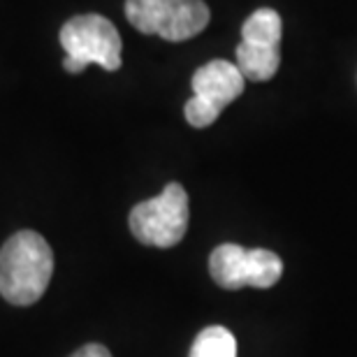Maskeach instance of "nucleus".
Instances as JSON below:
<instances>
[{
    "instance_id": "obj_10",
    "label": "nucleus",
    "mask_w": 357,
    "mask_h": 357,
    "mask_svg": "<svg viewBox=\"0 0 357 357\" xmlns=\"http://www.w3.org/2000/svg\"><path fill=\"white\" fill-rule=\"evenodd\" d=\"M70 357H112V353L107 351L102 344H86V346H82L79 351L73 353Z\"/></svg>"
},
{
    "instance_id": "obj_4",
    "label": "nucleus",
    "mask_w": 357,
    "mask_h": 357,
    "mask_svg": "<svg viewBox=\"0 0 357 357\" xmlns=\"http://www.w3.org/2000/svg\"><path fill=\"white\" fill-rule=\"evenodd\" d=\"M188 195L181 183H167L158 197L139 202L130 211L128 225L144 246L172 248L188 230Z\"/></svg>"
},
{
    "instance_id": "obj_6",
    "label": "nucleus",
    "mask_w": 357,
    "mask_h": 357,
    "mask_svg": "<svg viewBox=\"0 0 357 357\" xmlns=\"http://www.w3.org/2000/svg\"><path fill=\"white\" fill-rule=\"evenodd\" d=\"M244 75L237 68V63L216 59L206 66L197 68L192 75V98L211 107L213 112H223V107L234 102L244 91Z\"/></svg>"
},
{
    "instance_id": "obj_9",
    "label": "nucleus",
    "mask_w": 357,
    "mask_h": 357,
    "mask_svg": "<svg viewBox=\"0 0 357 357\" xmlns=\"http://www.w3.org/2000/svg\"><path fill=\"white\" fill-rule=\"evenodd\" d=\"M188 357H237V339L227 327L211 325L197 334Z\"/></svg>"
},
{
    "instance_id": "obj_8",
    "label": "nucleus",
    "mask_w": 357,
    "mask_h": 357,
    "mask_svg": "<svg viewBox=\"0 0 357 357\" xmlns=\"http://www.w3.org/2000/svg\"><path fill=\"white\" fill-rule=\"evenodd\" d=\"M283 21L276 10L260 7L241 26V40L246 42H267V45H281Z\"/></svg>"
},
{
    "instance_id": "obj_2",
    "label": "nucleus",
    "mask_w": 357,
    "mask_h": 357,
    "mask_svg": "<svg viewBox=\"0 0 357 357\" xmlns=\"http://www.w3.org/2000/svg\"><path fill=\"white\" fill-rule=\"evenodd\" d=\"M61 47L66 49L63 68L70 75H82L93 63L107 73L121 68V35L100 14H79L66 21L61 28Z\"/></svg>"
},
{
    "instance_id": "obj_3",
    "label": "nucleus",
    "mask_w": 357,
    "mask_h": 357,
    "mask_svg": "<svg viewBox=\"0 0 357 357\" xmlns=\"http://www.w3.org/2000/svg\"><path fill=\"white\" fill-rule=\"evenodd\" d=\"M126 17L139 33L183 42L204 31L211 12L204 0H126Z\"/></svg>"
},
{
    "instance_id": "obj_7",
    "label": "nucleus",
    "mask_w": 357,
    "mask_h": 357,
    "mask_svg": "<svg viewBox=\"0 0 357 357\" xmlns=\"http://www.w3.org/2000/svg\"><path fill=\"white\" fill-rule=\"evenodd\" d=\"M281 66V45L267 42H246L241 40L237 47V68L244 79L269 82Z\"/></svg>"
},
{
    "instance_id": "obj_5",
    "label": "nucleus",
    "mask_w": 357,
    "mask_h": 357,
    "mask_svg": "<svg viewBox=\"0 0 357 357\" xmlns=\"http://www.w3.org/2000/svg\"><path fill=\"white\" fill-rule=\"evenodd\" d=\"M211 278L225 290H239L246 285L271 288L283 274V262L274 251L251 248L239 244H220L209 258Z\"/></svg>"
},
{
    "instance_id": "obj_1",
    "label": "nucleus",
    "mask_w": 357,
    "mask_h": 357,
    "mask_svg": "<svg viewBox=\"0 0 357 357\" xmlns=\"http://www.w3.org/2000/svg\"><path fill=\"white\" fill-rule=\"evenodd\" d=\"M54 274V253L35 230L12 234L0 248V295L14 306L40 302Z\"/></svg>"
}]
</instances>
